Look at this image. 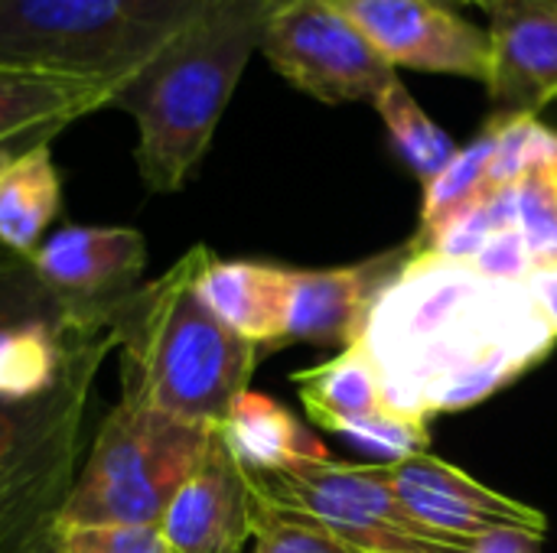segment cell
Returning a JSON list of instances; mask_svg holds the SVG:
<instances>
[{
  "label": "cell",
  "instance_id": "cell-23",
  "mask_svg": "<svg viewBox=\"0 0 557 553\" xmlns=\"http://www.w3.org/2000/svg\"><path fill=\"white\" fill-rule=\"evenodd\" d=\"M59 553H170L157 525H55Z\"/></svg>",
  "mask_w": 557,
  "mask_h": 553
},
{
  "label": "cell",
  "instance_id": "cell-28",
  "mask_svg": "<svg viewBox=\"0 0 557 553\" xmlns=\"http://www.w3.org/2000/svg\"><path fill=\"white\" fill-rule=\"evenodd\" d=\"M258 3H264V7H268V10L274 13L277 7H284V3H294V0H258ZM460 3H473V7H483V10H490V7H493L496 0H460Z\"/></svg>",
  "mask_w": 557,
  "mask_h": 553
},
{
  "label": "cell",
  "instance_id": "cell-8",
  "mask_svg": "<svg viewBox=\"0 0 557 553\" xmlns=\"http://www.w3.org/2000/svg\"><path fill=\"white\" fill-rule=\"evenodd\" d=\"M294 385L307 417L317 427L339 433L362 453L395 463L428 453L431 447L428 424L401 417L388 407L382 378L359 342L317 368L297 372Z\"/></svg>",
  "mask_w": 557,
  "mask_h": 553
},
{
  "label": "cell",
  "instance_id": "cell-21",
  "mask_svg": "<svg viewBox=\"0 0 557 553\" xmlns=\"http://www.w3.org/2000/svg\"><path fill=\"white\" fill-rule=\"evenodd\" d=\"M375 108L388 127V137H392V147L395 153L405 160V166L428 186L434 183L447 163L457 156V143L421 111V104L411 98V91L401 85V78H395L379 98H375Z\"/></svg>",
  "mask_w": 557,
  "mask_h": 553
},
{
  "label": "cell",
  "instance_id": "cell-22",
  "mask_svg": "<svg viewBox=\"0 0 557 553\" xmlns=\"http://www.w3.org/2000/svg\"><path fill=\"white\" fill-rule=\"evenodd\" d=\"M75 313L78 310H72L65 300H59L39 280L29 257H20V254L0 248V329L16 326V323H29V319H65ZM78 316H85V313H78Z\"/></svg>",
  "mask_w": 557,
  "mask_h": 553
},
{
  "label": "cell",
  "instance_id": "cell-19",
  "mask_svg": "<svg viewBox=\"0 0 557 553\" xmlns=\"http://www.w3.org/2000/svg\"><path fill=\"white\" fill-rule=\"evenodd\" d=\"M62 209V179L49 143L0 156V248L33 257Z\"/></svg>",
  "mask_w": 557,
  "mask_h": 553
},
{
  "label": "cell",
  "instance_id": "cell-10",
  "mask_svg": "<svg viewBox=\"0 0 557 553\" xmlns=\"http://www.w3.org/2000/svg\"><path fill=\"white\" fill-rule=\"evenodd\" d=\"M375 473L408 508V515L437 535L480 541L486 535L512 531L542 541L548 531V518L539 508L470 479L463 469L431 453L375 463Z\"/></svg>",
  "mask_w": 557,
  "mask_h": 553
},
{
  "label": "cell",
  "instance_id": "cell-12",
  "mask_svg": "<svg viewBox=\"0 0 557 553\" xmlns=\"http://www.w3.org/2000/svg\"><path fill=\"white\" fill-rule=\"evenodd\" d=\"M486 13L490 121L542 117L557 101V0H496Z\"/></svg>",
  "mask_w": 557,
  "mask_h": 553
},
{
  "label": "cell",
  "instance_id": "cell-13",
  "mask_svg": "<svg viewBox=\"0 0 557 553\" xmlns=\"http://www.w3.org/2000/svg\"><path fill=\"white\" fill-rule=\"evenodd\" d=\"M411 244L382 251L362 264L330 267V271H290V310H287V345H326L349 349L362 339L366 323L408 264Z\"/></svg>",
  "mask_w": 557,
  "mask_h": 553
},
{
  "label": "cell",
  "instance_id": "cell-29",
  "mask_svg": "<svg viewBox=\"0 0 557 553\" xmlns=\"http://www.w3.org/2000/svg\"><path fill=\"white\" fill-rule=\"evenodd\" d=\"M552 108H555V114H557V101H555V104H552ZM555 130H557V127H555Z\"/></svg>",
  "mask_w": 557,
  "mask_h": 553
},
{
  "label": "cell",
  "instance_id": "cell-26",
  "mask_svg": "<svg viewBox=\"0 0 557 553\" xmlns=\"http://www.w3.org/2000/svg\"><path fill=\"white\" fill-rule=\"evenodd\" d=\"M529 287L535 290V297L542 300V306H545L552 326L557 329V264H548V267L535 271V274L529 277Z\"/></svg>",
  "mask_w": 557,
  "mask_h": 553
},
{
  "label": "cell",
  "instance_id": "cell-30",
  "mask_svg": "<svg viewBox=\"0 0 557 553\" xmlns=\"http://www.w3.org/2000/svg\"><path fill=\"white\" fill-rule=\"evenodd\" d=\"M3 153H7V150H0V156H3Z\"/></svg>",
  "mask_w": 557,
  "mask_h": 553
},
{
  "label": "cell",
  "instance_id": "cell-6",
  "mask_svg": "<svg viewBox=\"0 0 557 553\" xmlns=\"http://www.w3.org/2000/svg\"><path fill=\"white\" fill-rule=\"evenodd\" d=\"M261 508L317 528L362 553H470L476 541L431 531L395 499L372 466L336 460L245 473Z\"/></svg>",
  "mask_w": 557,
  "mask_h": 553
},
{
  "label": "cell",
  "instance_id": "cell-18",
  "mask_svg": "<svg viewBox=\"0 0 557 553\" xmlns=\"http://www.w3.org/2000/svg\"><path fill=\"white\" fill-rule=\"evenodd\" d=\"M78 433L62 437L20 466L0 473V553L20 548L59 518V508L75 482Z\"/></svg>",
  "mask_w": 557,
  "mask_h": 553
},
{
  "label": "cell",
  "instance_id": "cell-27",
  "mask_svg": "<svg viewBox=\"0 0 557 553\" xmlns=\"http://www.w3.org/2000/svg\"><path fill=\"white\" fill-rule=\"evenodd\" d=\"M20 553H59V541H55V521L52 525H46L39 535H33Z\"/></svg>",
  "mask_w": 557,
  "mask_h": 553
},
{
  "label": "cell",
  "instance_id": "cell-2",
  "mask_svg": "<svg viewBox=\"0 0 557 553\" xmlns=\"http://www.w3.org/2000/svg\"><path fill=\"white\" fill-rule=\"evenodd\" d=\"M268 20L258 0H212L117 88L111 108L137 124L134 160L150 192H180L199 169Z\"/></svg>",
  "mask_w": 557,
  "mask_h": 553
},
{
  "label": "cell",
  "instance_id": "cell-14",
  "mask_svg": "<svg viewBox=\"0 0 557 553\" xmlns=\"http://www.w3.org/2000/svg\"><path fill=\"white\" fill-rule=\"evenodd\" d=\"M160 535L170 553H242L255 538L251 482L219 433L166 505Z\"/></svg>",
  "mask_w": 557,
  "mask_h": 553
},
{
  "label": "cell",
  "instance_id": "cell-24",
  "mask_svg": "<svg viewBox=\"0 0 557 553\" xmlns=\"http://www.w3.org/2000/svg\"><path fill=\"white\" fill-rule=\"evenodd\" d=\"M255 553H362L255 502Z\"/></svg>",
  "mask_w": 557,
  "mask_h": 553
},
{
  "label": "cell",
  "instance_id": "cell-16",
  "mask_svg": "<svg viewBox=\"0 0 557 553\" xmlns=\"http://www.w3.org/2000/svg\"><path fill=\"white\" fill-rule=\"evenodd\" d=\"M196 293L258 352L287 345L290 271L258 261H222L209 251L196 274Z\"/></svg>",
  "mask_w": 557,
  "mask_h": 553
},
{
  "label": "cell",
  "instance_id": "cell-7",
  "mask_svg": "<svg viewBox=\"0 0 557 553\" xmlns=\"http://www.w3.org/2000/svg\"><path fill=\"white\" fill-rule=\"evenodd\" d=\"M261 52L290 85L326 104H375L398 78L395 65L333 0L277 7L264 26Z\"/></svg>",
  "mask_w": 557,
  "mask_h": 553
},
{
  "label": "cell",
  "instance_id": "cell-11",
  "mask_svg": "<svg viewBox=\"0 0 557 553\" xmlns=\"http://www.w3.org/2000/svg\"><path fill=\"white\" fill-rule=\"evenodd\" d=\"M29 264L72 310L114 319L147 267V241L124 225H69L52 231Z\"/></svg>",
  "mask_w": 557,
  "mask_h": 553
},
{
  "label": "cell",
  "instance_id": "cell-5",
  "mask_svg": "<svg viewBox=\"0 0 557 553\" xmlns=\"http://www.w3.org/2000/svg\"><path fill=\"white\" fill-rule=\"evenodd\" d=\"M219 430L121 398L101 420L55 525H157Z\"/></svg>",
  "mask_w": 557,
  "mask_h": 553
},
{
  "label": "cell",
  "instance_id": "cell-3",
  "mask_svg": "<svg viewBox=\"0 0 557 553\" xmlns=\"http://www.w3.org/2000/svg\"><path fill=\"white\" fill-rule=\"evenodd\" d=\"M209 248L196 244L163 277L137 287L114 316L121 398L183 424L219 430L251 391L258 349L235 336L196 293Z\"/></svg>",
  "mask_w": 557,
  "mask_h": 553
},
{
  "label": "cell",
  "instance_id": "cell-20",
  "mask_svg": "<svg viewBox=\"0 0 557 553\" xmlns=\"http://www.w3.org/2000/svg\"><path fill=\"white\" fill-rule=\"evenodd\" d=\"M219 437L245 473H274L297 463L330 460L326 447L287 407L258 391H245L235 401Z\"/></svg>",
  "mask_w": 557,
  "mask_h": 553
},
{
  "label": "cell",
  "instance_id": "cell-15",
  "mask_svg": "<svg viewBox=\"0 0 557 553\" xmlns=\"http://www.w3.org/2000/svg\"><path fill=\"white\" fill-rule=\"evenodd\" d=\"M111 349H117L114 326L88 336L75 349L62 381L46 398L23 401V404L0 401V473L20 466L23 460H29L33 453H39L42 447L62 437L82 433V417L95 375Z\"/></svg>",
  "mask_w": 557,
  "mask_h": 553
},
{
  "label": "cell",
  "instance_id": "cell-25",
  "mask_svg": "<svg viewBox=\"0 0 557 553\" xmlns=\"http://www.w3.org/2000/svg\"><path fill=\"white\" fill-rule=\"evenodd\" d=\"M542 541L529 538V535H512V531H499V535H486L473 544L470 553H539Z\"/></svg>",
  "mask_w": 557,
  "mask_h": 553
},
{
  "label": "cell",
  "instance_id": "cell-17",
  "mask_svg": "<svg viewBox=\"0 0 557 553\" xmlns=\"http://www.w3.org/2000/svg\"><path fill=\"white\" fill-rule=\"evenodd\" d=\"M117 88L0 65V150L49 143L72 121L111 108Z\"/></svg>",
  "mask_w": 557,
  "mask_h": 553
},
{
  "label": "cell",
  "instance_id": "cell-1",
  "mask_svg": "<svg viewBox=\"0 0 557 553\" xmlns=\"http://www.w3.org/2000/svg\"><path fill=\"white\" fill-rule=\"evenodd\" d=\"M359 345L382 378L388 407L428 424L493 398L545 362L557 329L529 280L411 248Z\"/></svg>",
  "mask_w": 557,
  "mask_h": 553
},
{
  "label": "cell",
  "instance_id": "cell-4",
  "mask_svg": "<svg viewBox=\"0 0 557 553\" xmlns=\"http://www.w3.org/2000/svg\"><path fill=\"white\" fill-rule=\"evenodd\" d=\"M212 0H0V65L121 88Z\"/></svg>",
  "mask_w": 557,
  "mask_h": 553
},
{
  "label": "cell",
  "instance_id": "cell-9",
  "mask_svg": "<svg viewBox=\"0 0 557 553\" xmlns=\"http://www.w3.org/2000/svg\"><path fill=\"white\" fill-rule=\"evenodd\" d=\"M398 68L483 81L493 65L490 29L454 10V0H333Z\"/></svg>",
  "mask_w": 557,
  "mask_h": 553
}]
</instances>
